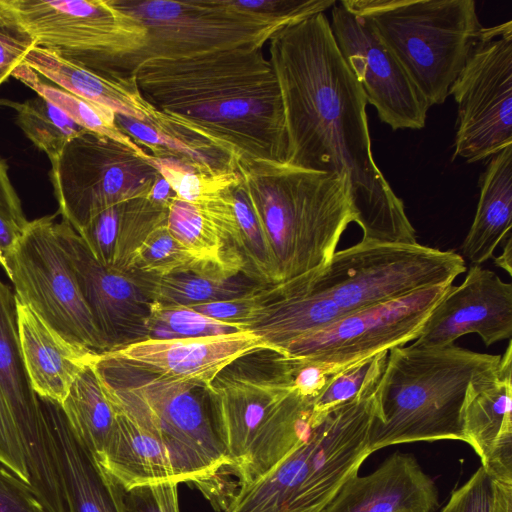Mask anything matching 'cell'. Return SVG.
Masks as SVG:
<instances>
[{
	"label": "cell",
	"instance_id": "obj_1",
	"mask_svg": "<svg viewBox=\"0 0 512 512\" xmlns=\"http://www.w3.org/2000/svg\"><path fill=\"white\" fill-rule=\"evenodd\" d=\"M268 43L285 112L288 164L333 173L346 183L362 241L417 243L403 201L372 155L367 100L326 15L290 23Z\"/></svg>",
	"mask_w": 512,
	"mask_h": 512
},
{
	"label": "cell",
	"instance_id": "obj_8",
	"mask_svg": "<svg viewBox=\"0 0 512 512\" xmlns=\"http://www.w3.org/2000/svg\"><path fill=\"white\" fill-rule=\"evenodd\" d=\"M95 372L108 400L164 444L183 482L197 486L229 474L231 462L200 387L143 374L124 384Z\"/></svg>",
	"mask_w": 512,
	"mask_h": 512
},
{
	"label": "cell",
	"instance_id": "obj_43",
	"mask_svg": "<svg viewBox=\"0 0 512 512\" xmlns=\"http://www.w3.org/2000/svg\"><path fill=\"white\" fill-rule=\"evenodd\" d=\"M34 45L6 0H0V86Z\"/></svg>",
	"mask_w": 512,
	"mask_h": 512
},
{
	"label": "cell",
	"instance_id": "obj_15",
	"mask_svg": "<svg viewBox=\"0 0 512 512\" xmlns=\"http://www.w3.org/2000/svg\"><path fill=\"white\" fill-rule=\"evenodd\" d=\"M329 23L343 59L380 120L393 130L425 127L430 107L367 22L336 1Z\"/></svg>",
	"mask_w": 512,
	"mask_h": 512
},
{
	"label": "cell",
	"instance_id": "obj_21",
	"mask_svg": "<svg viewBox=\"0 0 512 512\" xmlns=\"http://www.w3.org/2000/svg\"><path fill=\"white\" fill-rule=\"evenodd\" d=\"M462 432L489 475L512 483V343L496 369L469 386L462 410Z\"/></svg>",
	"mask_w": 512,
	"mask_h": 512
},
{
	"label": "cell",
	"instance_id": "obj_41",
	"mask_svg": "<svg viewBox=\"0 0 512 512\" xmlns=\"http://www.w3.org/2000/svg\"><path fill=\"white\" fill-rule=\"evenodd\" d=\"M234 10L284 26L331 8L334 0H224Z\"/></svg>",
	"mask_w": 512,
	"mask_h": 512
},
{
	"label": "cell",
	"instance_id": "obj_45",
	"mask_svg": "<svg viewBox=\"0 0 512 512\" xmlns=\"http://www.w3.org/2000/svg\"><path fill=\"white\" fill-rule=\"evenodd\" d=\"M0 512H45L29 481L0 458Z\"/></svg>",
	"mask_w": 512,
	"mask_h": 512
},
{
	"label": "cell",
	"instance_id": "obj_14",
	"mask_svg": "<svg viewBox=\"0 0 512 512\" xmlns=\"http://www.w3.org/2000/svg\"><path fill=\"white\" fill-rule=\"evenodd\" d=\"M434 286L353 312L289 343L285 357L338 367L415 340L429 313L450 286Z\"/></svg>",
	"mask_w": 512,
	"mask_h": 512
},
{
	"label": "cell",
	"instance_id": "obj_5",
	"mask_svg": "<svg viewBox=\"0 0 512 512\" xmlns=\"http://www.w3.org/2000/svg\"><path fill=\"white\" fill-rule=\"evenodd\" d=\"M204 391L237 489L268 474L312 428L313 401L292 389L289 361L282 355L264 374L224 370Z\"/></svg>",
	"mask_w": 512,
	"mask_h": 512
},
{
	"label": "cell",
	"instance_id": "obj_12",
	"mask_svg": "<svg viewBox=\"0 0 512 512\" xmlns=\"http://www.w3.org/2000/svg\"><path fill=\"white\" fill-rule=\"evenodd\" d=\"M49 175L59 213L76 232L110 206L150 197L161 177L129 147L90 131L65 146Z\"/></svg>",
	"mask_w": 512,
	"mask_h": 512
},
{
	"label": "cell",
	"instance_id": "obj_37",
	"mask_svg": "<svg viewBox=\"0 0 512 512\" xmlns=\"http://www.w3.org/2000/svg\"><path fill=\"white\" fill-rule=\"evenodd\" d=\"M234 212L238 227V246L248 271L265 285L280 284L276 259L270 243L240 185L232 189Z\"/></svg>",
	"mask_w": 512,
	"mask_h": 512
},
{
	"label": "cell",
	"instance_id": "obj_4",
	"mask_svg": "<svg viewBox=\"0 0 512 512\" xmlns=\"http://www.w3.org/2000/svg\"><path fill=\"white\" fill-rule=\"evenodd\" d=\"M240 185L276 259L280 284L325 265L354 222L346 183L333 173L241 158Z\"/></svg>",
	"mask_w": 512,
	"mask_h": 512
},
{
	"label": "cell",
	"instance_id": "obj_38",
	"mask_svg": "<svg viewBox=\"0 0 512 512\" xmlns=\"http://www.w3.org/2000/svg\"><path fill=\"white\" fill-rule=\"evenodd\" d=\"M244 326L210 318L187 306L152 301L146 321V339H181L235 333Z\"/></svg>",
	"mask_w": 512,
	"mask_h": 512
},
{
	"label": "cell",
	"instance_id": "obj_18",
	"mask_svg": "<svg viewBox=\"0 0 512 512\" xmlns=\"http://www.w3.org/2000/svg\"><path fill=\"white\" fill-rule=\"evenodd\" d=\"M0 389L21 440L29 482L44 500L61 491L60 477L40 401L20 348L14 292L0 278Z\"/></svg>",
	"mask_w": 512,
	"mask_h": 512
},
{
	"label": "cell",
	"instance_id": "obj_36",
	"mask_svg": "<svg viewBox=\"0 0 512 512\" xmlns=\"http://www.w3.org/2000/svg\"><path fill=\"white\" fill-rule=\"evenodd\" d=\"M388 353L381 351L337 372L313 402L312 423L334 407L374 392L383 374Z\"/></svg>",
	"mask_w": 512,
	"mask_h": 512
},
{
	"label": "cell",
	"instance_id": "obj_49",
	"mask_svg": "<svg viewBox=\"0 0 512 512\" xmlns=\"http://www.w3.org/2000/svg\"><path fill=\"white\" fill-rule=\"evenodd\" d=\"M0 218L23 231L28 223L20 198L9 177L6 161L0 156Z\"/></svg>",
	"mask_w": 512,
	"mask_h": 512
},
{
	"label": "cell",
	"instance_id": "obj_47",
	"mask_svg": "<svg viewBox=\"0 0 512 512\" xmlns=\"http://www.w3.org/2000/svg\"><path fill=\"white\" fill-rule=\"evenodd\" d=\"M286 358L290 365L292 389L303 398L313 402L324 390L329 380L345 368L309 359Z\"/></svg>",
	"mask_w": 512,
	"mask_h": 512
},
{
	"label": "cell",
	"instance_id": "obj_19",
	"mask_svg": "<svg viewBox=\"0 0 512 512\" xmlns=\"http://www.w3.org/2000/svg\"><path fill=\"white\" fill-rule=\"evenodd\" d=\"M58 227L81 293L109 350L146 339L152 300L136 273L101 265L69 223L62 220Z\"/></svg>",
	"mask_w": 512,
	"mask_h": 512
},
{
	"label": "cell",
	"instance_id": "obj_52",
	"mask_svg": "<svg viewBox=\"0 0 512 512\" xmlns=\"http://www.w3.org/2000/svg\"><path fill=\"white\" fill-rule=\"evenodd\" d=\"M1 458V457H0Z\"/></svg>",
	"mask_w": 512,
	"mask_h": 512
},
{
	"label": "cell",
	"instance_id": "obj_29",
	"mask_svg": "<svg viewBox=\"0 0 512 512\" xmlns=\"http://www.w3.org/2000/svg\"><path fill=\"white\" fill-rule=\"evenodd\" d=\"M116 123L124 134L152 156L186 159L214 170H237L238 157L168 114L158 125L117 114Z\"/></svg>",
	"mask_w": 512,
	"mask_h": 512
},
{
	"label": "cell",
	"instance_id": "obj_50",
	"mask_svg": "<svg viewBox=\"0 0 512 512\" xmlns=\"http://www.w3.org/2000/svg\"><path fill=\"white\" fill-rule=\"evenodd\" d=\"M22 231L0 218V266L7 271L5 257L15 246Z\"/></svg>",
	"mask_w": 512,
	"mask_h": 512
},
{
	"label": "cell",
	"instance_id": "obj_42",
	"mask_svg": "<svg viewBox=\"0 0 512 512\" xmlns=\"http://www.w3.org/2000/svg\"><path fill=\"white\" fill-rule=\"evenodd\" d=\"M269 299V286H260L239 297L187 307L210 318L250 329L263 318Z\"/></svg>",
	"mask_w": 512,
	"mask_h": 512
},
{
	"label": "cell",
	"instance_id": "obj_10",
	"mask_svg": "<svg viewBox=\"0 0 512 512\" xmlns=\"http://www.w3.org/2000/svg\"><path fill=\"white\" fill-rule=\"evenodd\" d=\"M146 29L144 47L125 58L120 77L142 62L263 47L284 25L229 7L224 0H113Z\"/></svg>",
	"mask_w": 512,
	"mask_h": 512
},
{
	"label": "cell",
	"instance_id": "obj_7",
	"mask_svg": "<svg viewBox=\"0 0 512 512\" xmlns=\"http://www.w3.org/2000/svg\"><path fill=\"white\" fill-rule=\"evenodd\" d=\"M465 270V260L453 251L419 243L361 240L284 285L323 297L349 315L422 289L452 284Z\"/></svg>",
	"mask_w": 512,
	"mask_h": 512
},
{
	"label": "cell",
	"instance_id": "obj_44",
	"mask_svg": "<svg viewBox=\"0 0 512 512\" xmlns=\"http://www.w3.org/2000/svg\"><path fill=\"white\" fill-rule=\"evenodd\" d=\"M119 204L94 216L79 232L92 257L105 267H113L119 229Z\"/></svg>",
	"mask_w": 512,
	"mask_h": 512
},
{
	"label": "cell",
	"instance_id": "obj_9",
	"mask_svg": "<svg viewBox=\"0 0 512 512\" xmlns=\"http://www.w3.org/2000/svg\"><path fill=\"white\" fill-rule=\"evenodd\" d=\"M6 2L35 46L108 78L145 45V27L113 0Z\"/></svg>",
	"mask_w": 512,
	"mask_h": 512
},
{
	"label": "cell",
	"instance_id": "obj_6",
	"mask_svg": "<svg viewBox=\"0 0 512 512\" xmlns=\"http://www.w3.org/2000/svg\"><path fill=\"white\" fill-rule=\"evenodd\" d=\"M391 50L428 106L443 104L484 27L473 0H342Z\"/></svg>",
	"mask_w": 512,
	"mask_h": 512
},
{
	"label": "cell",
	"instance_id": "obj_48",
	"mask_svg": "<svg viewBox=\"0 0 512 512\" xmlns=\"http://www.w3.org/2000/svg\"><path fill=\"white\" fill-rule=\"evenodd\" d=\"M0 457L22 478L29 481L21 440L9 405L0 389Z\"/></svg>",
	"mask_w": 512,
	"mask_h": 512
},
{
	"label": "cell",
	"instance_id": "obj_32",
	"mask_svg": "<svg viewBox=\"0 0 512 512\" xmlns=\"http://www.w3.org/2000/svg\"><path fill=\"white\" fill-rule=\"evenodd\" d=\"M11 76L32 89L37 96L59 108L87 131L113 139L147 159L148 153L120 130L116 123V114L112 110L42 82L39 75L23 63L14 69Z\"/></svg>",
	"mask_w": 512,
	"mask_h": 512
},
{
	"label": "cell",
	"instance_id": "obj_16",
	"mask_svg": "<svg viewBox=\"0 0 512 512\" xmlns=\"http://www.w3.org/2000/svg\"><path fill=\"white\" fill-rule=\"evenodd\" d=\"M280 352L251 330L181 339H144L98 354L103 365L206 389L233 363Z\"/></svg>",
	"mask_w": 512,
	"mask_h": 512
},
{
	"label": "cell",
	"instance_id": "obj_11",
	"mask_svg": "<svg viewBox=\"0 0 512 512\" xmlns=\"http://www.w3.org/2000/svg\"><path fill=\"white\" fill-rule=\"evenodd\" d=\"M54 216L28 221L5 257L16 301L68 341L98 354L109 350L81 293Z\"/></svg>",
	"mask_w": 512,
	"mask_h": 512
},
{
	"label": "cell",
	"instance_id": "obj_30",
	"mask_svg": "<svg viewBox=\"0 0 512 512\" xmlns=\"http://www.w3.org/2000/svg\"><path fill=\"white\" fill-rule=\"evenodd\" d=\"M61 407L75 436L99 463L113 436L117 416L93 363L75 378Z\"/></svg>",
	"mask_w": 512,
	"mask_h": 512
},
{
	"label": "cell",
	"instance_id": "obj_39",
	"mask_svg": "<svg viewBox=\"0 0 512 512\" xmlns=\"http://www.w3.org/2000/svg\"><path fill=\"white\" fill-rule=\"evenodd\" d=\"M118 241L113 267L126 271L131 256L157 227L167 224L168 206L149 197L119 204Z\"/></svg>",
	"mask_w": 512,
	"mask_h": 512
},
{
	"label": "cell",
	"instance_id": "obj_51",
	"mask_svg": "<svg viewBox=\"0 0 512 512\" xmlns=\"http://www.w3.org/2000/svg\"><path fill=\"white\" fill-rule=\"evenodd\" d=\"M495 264L512 275V235L504 240L503 251L498 257H493Z\"/></svg>",
	"mask_w": 512,
	"mask_h": 512
},
{
	"label": "cell",
	"instance_id": "obj_17",
	"mask_svg": "<svg viewBox=\"0 0 512 512\" xmlns=\"http://www.w3.org/2000/svg\"><path fill=\"white\" fill-rule=\"evenodd\" d=\"M374 392L334 407L313 424L304 479L285 512H323L342 485L358 473L371 454Z\"/></svg>",
	"mask_w": 512,
	"mask_h": 512
},
{
	"label": "cell",
	"instance_id": "obj_27",
	"mask_svg": "<svg viewBox=\"0 0 512 512\" xmlns=\"http://www.w3.org/2000/svg\"><path fill=\"white\" fill-rule=\"evenodd\" d=\"M112 406L116 426L99 465L124 491L147 484L182 483L183 478L164 444L121 408Z\"/></svg>",
	"mask_w": 512,
	"mask_h": 512
},
{
	"label": "cell",
	"instance_id": "obj_28",
	"mask_svg": "<svg viewBox=\"0 0 512 512\" xmlns=\"http://www.w3.org/2000/svg\"><path fill=\"white\" fill-rule=\"evenodd\" d=\"M512 145L492 156L481 178L480 197L472 225L462 243L463 255L480 265L511 235Z\"/></svg>",
	"mask_w": 512,
	"mask_h": 512
},
{
	"label": "cell",
	"instance_id": "obj_26",
	"mask_svg": "<svg viewBox=\"0 0 512 512\" xmlns=\"http://www.w3.org/2000/svg\"><path fill=\"white\" fill-rule=\"evenodd\" d=\"M21 63L60 88L104 106L117 115L148 124H156L160 119L161 112L142 96L134 75L108 78L35 45Z\"/></svg>",
	"mask_w": 512,
	"mask_h": 512
},
{
	"label": "cell",
	"instance_id": "obj_31",
	"mask_svg": "<svg viewBox=\"0 0 512 512\" xmlns=\"http://www.w3.org/2000/svg\"><path fill=\"white\" fill-rule=\"evenodd\" d=\"M152 301L168 306H191L227 300L256 290L238 276L182 272L153 276L135 272Z\"/></svg>",
	"mask_w": 512,
	"mask_h": 512
},
{
	"label": "cell",
	"instance_id": "obj_20",
	"mask_svg": "<svg viewBox=\"0 0 512 512\" xmlns=\"http://www.w3.org/2000/svg\"><path fill=\"white\" fill-rule=\"evenodd\" d=\"M466 334H477L486 346L512 336V285L478 265L459 286H450L412 344L445 347Z\"/></svg>",
	"mask_w": 512,
	"mask_h": 512
},
{
	"label": "cell",
	"instance_id": "obj_23",
	"mask_svg": "<svg viewBox=\"0 0 512 512\" xmlns=\"http://www.w3.org/2000/svg\"><path fill=\"white\" fill-rule=\"evenodd\" d=\"M39 398L67 512H126L124 489L70 428L60 404Z\"/></svg>",
	"mask_w": 512,
	"mask_h": 512
},
{
	"label": "cell",
	"instance_id": "obj_2",
	"mask_svg": "<svg viewBox=\"0 0 512 512\" xmlns=\"http://www.w3.org/2000/svg\"><path fill=\"white\" fill-rule=\"evenodd\" d=\"M131 75L158 111L239 159L288 163L281 90L263 47L149 59Z\"/></svg>",
	"mask_w": 512,
	"mask_h": 512
},
{
	"label": "cell",
	"instance_id": "obj_3",
	"mask_svg": "<svg viewBox=\"0 0 512 512\" xmlns=\"http://www.w3.org/2000/svg\"><path fill=\"white\" fill-rule=\"evenodd\" d=\"M501 355L455 344L426 348L413 344L389 351L376 386L370 453L412 442H464L462 410L470 384L498 367Z\"/></svg>",
	"mask_w": 512,
	"mask_h": 512
},
{
	"label": "cell",
	"instance_id": "obj_40",
	"mask_svg": "<svg viewBox=\"0 0 512 512\" xmlns=\"http://www.w3.org/2000/svg\"><path fill=\"white\" fill-rule=\"evenodd\" d=\"M441 512H512V483L493 478L480 466L452 492Z\"/></svg>",
	"mask_w": 512,
	"mask_h": 512
},
{
	"label": "cell",
	"instance_id": "obj_46",
	"mask_svg": "<svg viewBox=\"0 0 512 512\" xmlns=\"http://www.w3.org/2000/svg\"><path fill=\"white\" fill-rule=\"evenodd\" d=\"M178 484L162 482L125 491L126 512H180Z\"/></svg>",
	"mask_w": 512,
	"mask_h": 512
},
{
	"label": "cell",
	"instance_id": "obj_24",
	"mask_svg": "<svg viewBox=\"0 0 512 512\" xmlns=\"http://www.w3.org/2000/svg\"><path fill=\"white\" fill-rule=\"evenodd\" d=\"M16 312L21 353L32 389L38 397L61 405L75 378L98 353L68 341L18 301Z\"/></svg>",
	"mask_w": 512,
	"mask_h": 512
},
{
	"label": "cell",
	"instance_id": "obj_35",
	"mask_svg": "<svg viewBox=\"0 0 512 512\" xmlns=\"http://www.w3.org/2000/svg\"><path fill=\"white\" fill-rule=\"evenodd\" d=\"M9 105L17 112V125L32 144L48 156L50 162L72 139L87 131L40 96L22 103L9 102Z\"/></svg>",
	"mask_w": 512,
	"mask_h": 512
},
{
	"label": "cell",
	"instance_id": "obj_33",
	"mask_svg": "<svg viewBox=\"0 0 512 512\" xmlns=\"http://www.w3.org/2000/svg\"><path fill=\"white\" fill-rule=\"evenodd\" d=\"M171 187L176 197L200 205L231 190L239 181L237 170H214L190 160L172 156L146 159Z\"/></svg>",
	"mask_w": 512,
	"mask_h": 512
},
{
	"label": "cell",
	"instance_id": "obj_22",
	"mask_svg": "<svg viewBox=\"0 0 512 512\" xmlns=\"http://www.w3.org/2000/svg\"><path fill=\"white\" fill-rule=\"evenodd\" d=\"M438 490L416 458L395 452L371 474L350 477L323 512H433Z\"/></svg>",
	"mask_w": 512,
	"mask_h": 512
},
{
	"label": "cell",
	"instance_id": "obj_34",
	"mask_svg": "<svg viewBox=\"0 0 512 512\" xmlns=\"http://www.w3.org/2000/svg\"><path fill=\"white\" fill-rule=\"evenodd\" d=\"M126 271L153 276L195 272L235 277L198 259L172 236L167 224L157 227L145 238L131 256Z\"/></svg>",
	"mask_w": 512,
	"mask_h": 512
},
{
	"label": "cell",
	"instance_id": "obj_25",
	"mask_svg": "<svg viewBox=\"0 0 512 512\" xmlns=\"http://www.w3.org/2000/svg\"><path fill=\"white\" fill-rule=\"evenodd\" d=\"M232 189L200 205L175 197L168 206L167 228L198 259L237 276L249 271L238 246Z\"/></svg>",
	"mask_w": 512,
	"mask_h": 512
},
{
	"label": "cell",
	"instance_id": "obj_13",
	"mask_svg": "<svg viewBox=\"0 0 512 512\" xmlns=\"http://www.w3.org/2000/svg\"><path fill=\"white\" fill-rule=\"evenodd\" d=\"M458 105L453 159L491 158L512 145V21L484 27L450 89Z\"/></svg>",
	"mask_w": 512,
	"mask_h": 512
}]
</instances>
